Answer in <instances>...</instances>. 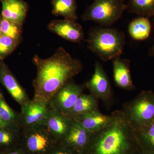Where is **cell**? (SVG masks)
Returning <instances> with one entry per match:
<instances>
[{"mask_svg": "<svg viewBox=\"0 0 154 154\" xmlns=\"http://www.w3.org/2000/svg\"><path fill=\"white\" fill-rule=\"evenodd\" d=\"M137 154H154V152L141 148Z\"/></svg>", "mask_w": 154, "mask_h": 154, "instance_id": "484cf974", "label": "cell"}, {"mask_svg": "<svg viewBox=\"0 0 154 154\" xmlns=\"http://www.w3.org/2000/svg\"><path fill=\"white\" fill-rule=\"evenodd\" d=\"M151 29V24L149 18L140 17L131 22L128 31L131 38L134 40L142 41L149 38Z\"/></svg>", "mask_w": 154, "mask_h": 154, "instance_id": "ac0fdd59", "label": "cell"}, {"mask_svg": "<svg viewBox=\"0 0 154 154\" xmlns=\"http://www.w3.org/2000/svg\"></svg>", "mask_w": 154, "mask_h": 154, "instance_id": "1f68e13d", "label": "cell"}, {"mask_svg": "<svg viewBox=\"0 0 154 154\" xmlns=\"http://www.w3.org/2000/svg\"><path fill=\"white\" fill-rule=\"evenodd\" d=\"M22 25H18L0 16V30L2 35L9 36L20 42L22 38Z\"/></svg>", "mask_w": 154, "mask_h": 154, "instance_id": "603a6c76", "label": "cell"}, {"mask_svg": "<svg viewBox=\"0 0 154 154\" xmlns=\"http://www.w3.org/2000/svg\"><path fill=\"white\" fill-rule=\"evenodd\" d=\"M83 89L82 86L69 81L58 91L50 103L60 112L68 115L83 94Z\"/></svg>", "mask_w": 154, "mask_h": 154, "instance_id": "ba28073f", "label": "cell"}, {"mask_svg": "<svg viewBox=\"0 0 154 154\" xmlns=\"http://www.w3.org/2000/svg\"><path fill=\"white\" fill-rule=\"evenodd\" d=\"M126 7L130 13L140 17H154V0H128Z\"/></svg>", "mask_w": 154, "mask_h": 154, "instance_id": "ffe728a7", "label": "cell"}, {"mask_svg": "<svg viewBox=\"0 0 154 154\" xmlns=\"http://www.w3.org/2000/svg\"><path fill=\"white\" fill-rule=\"evenodd\" d=\"M135 129L141 148L154 152V121L149 125Z\"/></svg>", "mask_w": 154, "mask_h": 154, "instance_id": "44dd1931", "label": "cell"}, {"mask_svg": "<svg viewBox=\"0 0 154 154\" xmlns=\"http://www.w3.org/2000/svg\"><path fill=\"white\" fill-rule=\"evenodd\" d=\"M122 111L135 129L149 125L154 121V93L143 91L125 102Z\"/></svg>", "mask_w": 154, "mask_h": 154, "instance_id": "277c9868", "label": "cell"}, {"mask_svg": "<svg viewBox=\"0 0 154 154\" xmlns=\"http://www.w3.org/2000/svg\"><path fill=\"white\" fill-rule=\"evenodd\" d=\"M9 127L8 125L5 122L3 121L1 118H0V128H5Z\"/></svg>", "mask_w": 154, "mask_h": 154, "instance_id": "83f0119b", "label": "cell"}, {"mask_svg": "<svg viewBox=\"0 0 154 154\" xmlns=\"http://www.w3.org/2000/svg\"><path fill=\"white\" fill-rule=\"evenodd\" d=\"M127 8L125 0H94L82 16L84 21H93L103 27L117 22Z\"/></svg>", "mask_w": 154, "mask_h": 154, "instance_id": "5b68a950", "label": "cell"}, {"mask_svg": "<svg viewBox=\"0 0 154 154\" xmlns=\"http://www.w3.org/2000/svg\"><path fill=\"white\" fill-rule=\"evenodd\" d=\"M20 113L22 128L46 124L49 112V105L31 100L22 108Z\"/></svg>", "mask_w": 154, "mask_h": 154, "instance_id": "9c48e42d", "label": "cell"}, {"mask_svg": "<svg viewBox=\"0 0 154 154\" xmlns=\"http://www.w3.org/2000/svg\"><path fill=\"white\" fill-rule=\"evenodd\" d=\"M87 42L91 51L106 62L120 57L125 45V36L113 28H94L90 31Z\"/></svg>", "mask_w": 154, "mask_h": 154, "instance_id": "3957f363", "label": "cell"}, {"mask_svg": "<svg viewBox=\"0 0 154 154\" xmlns=\"http://www.w3.org/2000/svg\"><path fill=\"white\" fill-rule=\"evenodd\" d=\"M104 128L92 133L86 154H137L140 147L136 129L121 110L111 113Z\"/></svg>", "mask_w": 154, "mask_h": 154, "instance_id": "7a4b0ae2", "label": "cell"}, {"mask_svg": "<svg viewBox=\"0 0 154 154\" xmlns=\"http://www.w3.org/2000/svg\"><path fill=\"white\" fill-rule=\"evenodd\" d=\"M49 112L46 124L56 139L63 140L70 130L74 119L60 112L49 103Z\"/></svg>", "mask_w": 154, "mask_h": 154, "instance_id": "8fae6325", "label": "cell"}, {"mask_svg": "<svg viewBox=\"0 0 154 154\" xmlns=\"http://www.w3.org/2000/svg\"><path fill=\"white\" fill-rule=\"evenodd\" d=\"M7 128H0V144H8L13 140V134L11 132L7 131Z\"/></svg>", "mask_w": 154, "mask_h": 154, "instance_id": "d4e9b609", "label": "cell"}, {"mask_svg": "<svg viewBox=\"0 0 154 154\" xmlns=\"http://www.w3.org/2000/svg\"><path fill=\"white\" fill-rule=\"evenodd\" d=\"M2 36V33H1V30H0V37H1V36Z\"/></svg>", "mask_w": 154, "mask_h": 154, "instance_id": "4dcf8cb0", "label": "cell"}, {"mask_svg": "<svg viewBox=\"0 0 154 154\" xmlns=\"http://www.w3.org/2000/svg\"><path fill=\"white\" fill-rule=\"evenodd\" d=\"M0 118L9 127L22 128L20 122V114L18 115L9 107L0 94Z\"/></svg>", "mask_w": 154, "mask_h": 154, "instance_id": "7402d4cb", "label": "cell"}, {"mask_svg": "<svg viewBox=\"0 0 154 154\" xmlns=\"http://www.w3.org/2000/svg\"><path fill=\"white\" fill-rule=\"evenodd\" d=\"M1 16L9 21L22 25L27 15L28 5L23 0H0Z\"/></svg>", "mask_w": 154, "mask_h": 154, "instance_id": "5bb4252c", "label": "cell"}, {"mask_svg": "<svg viewBox=\"0 0 154 154\" xmlns=\"http://www.w3.org/2000/svg\"><path fill=\"white\" fill-rule=\"evenodd\" d=\"M19 43L14 38L2 35L0 37V59H4L13 52Z\"/></svg>", "mask_w": 154, "mask_h": 154, "instance_id": "cb8c5ba5", "label": "cell"}, {"mask_svg": "<svg viewBox=\"0 0 154 154\" xmlns=\"http://www.w3.org/2000/svg\"><path fill=\"white\" fill-rule=\"evenodd\" d=\"M49 154H72L69 152H66L65 151L59 150L58 151L53 152Z\"/></svg>", "mask_w": 154, "mask_h": 154, "instance_id": "4316f807", "label": "cell"}, {"mask_svg": "<svg viewBox=\"0 0 154 154\" xmlns=\"http://www.w3.org/2000/svg\"><path fill=\"white\" fill-rule=\"evenodd\" d=\"M113 78L116 85L127 91L135 89L130 71V61L120 57L113 60Z\"/></svg>", "mask_w": 154, "mask_h": 154, "instance_id": "9a60e30c", "label": "cell"}, {"mask_svg": "<svg viewBox=\"0 0 154 154\" xmlns=\"http://www.w3.org/2000/svg\"><path fill=\"white\" fill-rule=\"evenodd\" d=\"M21 135L28 151L33 153L45 152L51 140L55 139L46 124L23 128Z\"/></svg>", "mask_w": 154, "mask_h": 154, "instance_id": "8992f818", "label": "cell"}, {"mask_svg": "<svg viewBox=\"0 0 154 154\" xmlns=\"http://www.w3.org/2000/svg\"><path fill=\"white\" fill-rule=\"evenodd\" d=\"M8 154H22V153L19 152H11L10 153Z\"/></svg>", "mask_w": 154, "mask_h": 154, "instance_id": "f546056e", "label": "cell"}, {"mask_svg": "<svg viewBox=\"0 0 154 154\" xmlns=\"http://www.w3.org/2000/svg\"><path fill=\"white\" fill-rule=\"evenodd\" d=\"M50 31L61 38L74 43H79L84 38L82 26L75 21L68 19L54 20L48 25Z\"/></svg>", "mask_w": 154, "mask_h": 154, "instance_id": "30bf717a", "label": "cell"}, {"mask_svg": "<svg viewBox=\"0 0 154 154\" xmlns=\"http://www.w3.org/2000/svg\"><path fill=\"white\" fill-rule=\"evenodd\" d=\"M33 62L37 69L33 80V101L48 105L58 91L83 69L81 61L72 57L63 47H60L50 57L42 59L37 54Z\"/></svg>", "mask_w": 154, "mask_h": 154, "instance_id": "6da1fadb", "label": "cell"}, {"mask_svg": "<svg viewBox=\"0 0 154 154\" xmlns=\"http://www.w3.org/2000/svg\"><path fill=\"white\" fill-rule=\"evenodd\" d=\"M0 82L20 105L21 108L31 101L24 88L20 85L3 61L0 62Z\"/></svg>", "mask_w": 154, "mask_h": 154, "instance_id": "7c38bea8", "label": "cell"}, {"mask_svg": "<svg viewBox=\"0 0 154 154\" xmlns=\"http://www.w3.org/2000/svg\"><path fill=\"white\" fill-rule=\"evenodd\" d=\"M149 55L151 57L154 56V44L149 51Z\"/></svg>", "mask_w": 154, "mask_h": 154, "instance_id": "f1b7e54d", "label": "cell"}, {"mask_svg": "<svg viewBox=\"0 0 154 154\" xmlns=\"http://www.w3.org/2000/svg\"><path fill=\"white\" fill-rule=\"evenodd\" d=\"M91 134L92 133L85 129L74 119L70 130L62 141L67 146L77 152H85L91 140Z\"/></svg>", "mask_w": 154, "mask_h": 154, "instance_id": "4fadbf2b", "label": "cell"}, {"mask_svg": "<svg viewBox=\"0 0 154 154\" xmlns=\"http://www.w3.org/2000/svg\"><path fill=\"white\" fill-rule=\"evenodd\" d=\"M51 5L53 15L68 20H77V0H52Z\"/></svg>", "mask_w": 154, "mask_h": 154, "instance_id": "d6986e66", "label": "cell"}, {"mask_svg": "<svg viewBox=\"0 0 154 154\" xmlns=\"http://www.w3.org/2000/svg\"><path fill=\"white\" fill-rule=\"evenodd\" d=\"M85 86L90 94L98 100L106 104L112 100L113 94L110 82L103 66L98 61L95 62L94 74Z\"/></svg>", "mask_w": 154, "mask_h": 154, "instance_id": "52a82bcc", "label": "cell"}, {"mask_svg": "<svg viewBox=\"0 0 154 154\" xmlns=\"http://www.w3.org/2000/svg\"><path fill=\"white\" fill-rule=\"evenodd\" d=\"M74 119L82 126L91 133L97 132L110 123L112 115H105L100 111H94Z\"/></svg>", "mask_w": 154, "mask_h": 154, "instance_id": "2e32d148", "label": "cell"}, {"mask_svg": "<svg viewBox=\"0 0 154 154\" xmlns=\"http://www.w3.org/2000/svg\"><path fill=\"white\" fill-rule=\"evenodd\" d=\"M99 111L98 99L91 94H82L77 100L68 115L75 118L94 111Z\"/></svg>", "mask_w": 154, "mask_h": 154, "instance_id": "e0dca14e", "label": "cell"}]
</instances>
